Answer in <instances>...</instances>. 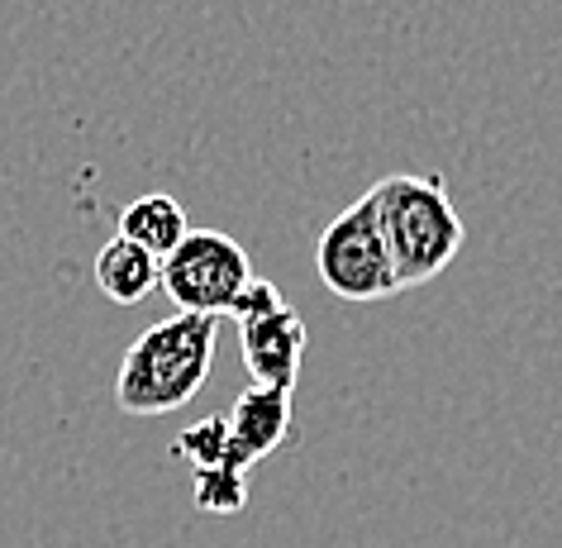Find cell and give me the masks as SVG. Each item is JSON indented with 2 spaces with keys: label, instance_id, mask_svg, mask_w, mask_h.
<instances>
[{
  "label": "cell",
  "instance_id": "obj_11",
  "mask_svg": "<svg viewBox=\"0 0 562 548\" xmlns=\"http://www.w3.org/2000/svg\"><path fill=\"white\" fill-rule=\"evenodd\" d=\"M281 305V291L272 287V282H262V277H252L248 282V291L234 301V311H229V320L238 325V320H252V315H267V311H277Z\"/></svg>",
  "mask_w": 562,
  "mask_h": 548
},
{
  "label": "cell",
  "instance_id": "obj_1",
  "mask_svg": "<svg viewBox=\"0 0 562 548\" xmlns=\"http://www.w3.org/2000/svg\"><path fill=\"white\" fill-rule=\"evenodd\" d=\"M220 315L177 311L172 320L144 329L130 344L115 377V401L124 415H167L181 411L205 387L215 368Z\"/></svg>",
  "mask_w": 562,
  "mask_h": 548
},
{
  "label": "cell",
  "instance_id": "obj_2",
  "mask_svg": "<svg viewBox=\"0 0 562 548\" xmlns=\"http://www.w3.org/2000/svg\"><path fill=\"white\" fill-rule=\"evenodd\" d=\"M368 195L376 201V215H382V234H386L391 262H396L401 291L434 282L458 258L468 230H462V215L439 177L391 172Z\"/></svg>",
  "mask_w": 562,
  "mask_h": 548
},
{
  "label": "cell",
  "instance_id": "obj_7",
  "mask_svg": "<svg viewBox=\"0 0 562 548\" xmlns=\"http://www.w3.org/2000/svg\"><path fill=\"white\" fill-rule=\"evenodd\" d=\"M95 287L105 291V301L115 305H138L153 287H162V258H153L148 248H138L134 238L115 234L95 253Z\"/></svg>",
  "mask_w": 562,
  "mask_h": 548
},
{
  "label": "cell",
  "instance_id": "obj_10",
  "mask_svg": "<svg viewBox=\"0 0 562 548\" xmlns=\"http://www.w3.org/2000/svg\"><path fill=\"white\" fill-rule=\"evenodd\" d=\"M191 496L205 515H238L248 505V482L234 468H201L191 482Z\"/></svg>",
  "mask_w": 562,
  "mask_h": 548
},
{
  "label": "cell",
  "instance_id": "obj_9",
  "mask_svg": "<svg viewBox=\"0 0 562 548\" xmlns=\"http://www.w3.org/2000/svg\"><path fill=\"white\" fill-rule=\"evenodd\" d=\"M172 454L181 462H191V472H201V468H234V472H244V468H238V458H234L229 420H224V415H205V420H195L191 429H181V439H177Z\"/></svg>",
  "mask_w": 562,
  "mask_h": 548
},
{
  "label": "cell",
  "instance_id": "obj_8",
  "mask_svg": "<svg viewBox=\"0 0 562 548\" xmlns=\"http://www.w3.org/2000/svg\"><path fill=\"white\" fill-rule=\"evenodd\" d=\"M120 234L134 238L138 248H148L153 258H167V253L191 234V220H187V210H181V201H172V195H162V191H148L124 205Z\"/></svg>",
  "mask_w": 562,
  "mask_h": 548
},
{
  "label": "cell",
  "instance_id": "obj_4",
  "mask_svg": "<svg viewBox=\"0 0 562 548\" xmlns=\"http://www.w3.org/2000/svg\"><path fill=\"white\" fill-rule=\"evenodd\" d=\"M252 282V262L238 238L224 230H191L162 258V291L177 301V311L191 315H229L234 301Z\"/></svg>",
  "mask_w": 562,
  "mask_h": 548
},
{
  "label": "cell",
  "instance_id": "obj_5",
  "mask_svg": "<svg viewBox=\"0 0 562 548\" xmlns=\"http://www.w3.org/2000/svg\"><path fill=\"white\" fill-rule=\"evenodd\" d=\"M238 344H244V362H248L252 382L296 391L301 362H305V320L286 301L267 315L238 320Z\"/></svg>",
  "mask_w": 562,
  "mask_h": 548
},
{
  "label": "cell",
  "instance_id": "obj_3",
  "mask_svg": "<svg viewBox=\"0 0 562 548\" xmlns=\"http://www.w3.org/2000/svg\"><path fill=\"white\" fill-rule=\"evenodd\" d=\"M315 272L339 301H386L401 291V277H396V262H391L382 215H376L372 195L348 205L344 215L319 234Z\"/></svg>",
  "mask_w": 562,
  "mask_h": 548
},
{
  "label": "cell",
  "instance_id": "obj_6",
  "mask_svg": "<svg viewBox=\"0 0 562 548\" xmlns=\"http://www.w3.org/2000/svg\"><path fill=\"white\" fill-rule=\"evenodd\" d=\"M229 444H234V458L238 468H252L262 462L267 454H277L281 439L291 429V391H277V387H262L252 382L248 391H238L234 405H229Z\"/></svg>",
  "mask_w": 562,
  "mask_h": 548
}]
</instances>
